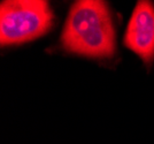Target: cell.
<instances>
[{
  "mask_svg": "<svg viewBox=\"0 0 154 144\" xmlns=\"http://www.w3.org/2000/svg\"><path fill=\"white\" fill-rule=\"evenodd\" d=\"M68 53L108 60L116 54V33L107 2L79 0L71 5L59 39Z\"/></svg>",
  "mask_w": 154,
  "mask_h": 144,
  "instance_id": "cell-1",
  "label": "cell"
},
{
  "mask_svg": "<svg viewBox=\"0 0 154 144\" xmlns=\"http://www.w3.org/2000/svg\"><path fill=\"white\" fill-rule=\"evenodd\" d=\"M54 12L44 0H7L0 5V44L21 45L44 36L54 26Z\"/></svg>",
  "mask_w": 154,
  "mask_h": 144,
  "instance_id": "cell-2",
  "label": "cell"
},
{
  "mask_svg": "<svg viewBox=\"0 0 154 144\" xmlns=\"http://www.w3.org/2000/svg\"><path fill=\"white\" fill-rule=\"evenodd\" d=\"M123 44L137 54L144 65L154 61V5L147 0L136 4L124 33Z\"/></svg>",
  "mask_w": 154,
  "mask_h": 144,
  "instance_id": "cell-3",
  "label": "cell"
}]
</instances>
